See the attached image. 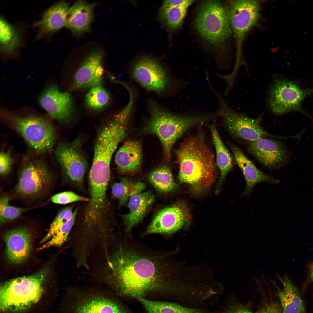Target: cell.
<instances>
[{
  "label": "cell",
  "instance_id": "cell-1",
  "mask_svg": "<svg viewBox=\"0 0 313 313\" xmlns=\"http://www.w3.org/2000/svg\"><path fill=\"white\" fill-rule=\"evenodd\" d=\"M97 269V283L115 294L135 298L165 294L179 300L184 285L177 280L170 253L148 248L131 234L117 236Z\"/></svg>",
  "mask_w": 313,
  "mask_h": 313
},
{
  "label": "cell",
  "instance_id": "cell-2",
  "mask_svg": "<svg viewBox=\"0 0 313 313\" xmlns=\"http://www.w3.org/2000/svg\"><path fill=\"white\" fill-rule=\"evenodd\" d=\"M179 165V179L199 192L216 179L217 166L214 153L200 133L186 139L176 151Z\"/></svg>",
  "mask_w": 313,
  "mask_h": 313
},
{
  "label": "cell",
  "instance_id": "cell-3",
  "mask_svg": "<svg viewBox=\"0 0 313 313\" xmlns=\"http://www.w3.org/2000/svg\"><path fill=\"white\" fill-rule=\"evenodd\" d=\"M150 118L145 128L147 133L156 135L162 145L165 157L170 159L176 141L191 128L215 118L214 113L179 115L167 111L154 102L150 103Z\"/></svg>",
  "mask_w": 313,
  "mask_h": 313
},
{
  "label": "cell",
  "instance_id": "cell-4",
  "mask_svg": "<svg viewBox=\"0 0 313 313\" xmlns=\"http://www.w3.org/2000/svg\"><path fill=\"white\" fill-rule=\"evenodd\" d=\"M50 272L49 267H46L33 275L18 277L2 284L0 290L1 310L21 312L37 303L43 293L44 285Z\"/></svg>",
  "mask_w": 313,
  "mask_h": 313
},
{
  "label": "cell",
  "instance_id": "cell-5",
  "mask_svg": "<svg viewBox=\"0 0 313 313\" xmlns=\"http://www.w3.org/2000/svg\"><path fill=\"white\" fill-rule=\"evenodd\" d=\"M68 313H132L105 287H72L69 290Z\"/></svg>",
  "mask_w": 313,
  "mask_h": 313
},
{
  "label": "cell",
  "instance_id": "cell-6",
  "mask_svg": "<svg viewBox=\"0 0 313 313\" xmlns=\"http://www.w3.org/2000/svg\"><path fill=\"white\" fill-rule=\"evenodd\" d=\"M194 24L200 36L216 46L223 45L232 33L227 8L217 1H205L200 4Z\"/></svg>",
  "mask_w": 313,
  "mask_h": 313
},
{
  "label": "cell",
  "instance_id": "cell-7",
  "mask_svg": "<svg viewBox=\"0 0 313 313\" xmlns=\"http://www.w3.org/2000/svg\"><path fill=\"white\" fill-rule=\"evenodd\" d=\"M6 116L12 128L36 152L44 153L52 149L56 141V133L54 128L49 121L32 116Z\"/></svg>",
  "mask_w": 313,
  "mask_h": 313
},
{
  "label": "cell",
  "instance_id": "cell-8",
  "mask_svg": "<svg viewBox=\"0 0 313 313\" xmlns=\"http://www.w3.org/2000/svg\"><path fill=\"white\" fill-rule=\"evenodd\" d=\"M211 90L218 99L216 112L222 118L228 131L233 136L248 141H254L265 137L279 138L268 133L261 126V116L252 119L235 111L229 106L215 89L212 88Z\"/></svg>",
  "mask_w": 313,
  "mask_h": 313
},
{
  "label": "cell",
  "instance_id": "cell-9",
  "mask_svg": "<svg viewBox=\"0 0 313 313\" xmlns=\"http://www.w3.org/2000/svg\"><path fill=\"white\" fill-rule=\"evenodd\" d=\"M312 92L313 89L305 90L292 81L275 78L268 93L269 106L277 115L299 111L308 116L302 109L301 105L303 99Z\"/></svg>",
  "mask_w": 313,
  "mask_h": 313
},
{
  "label": "cell",
  "instance_id": "cell-10",
  "mask_svg": "<svg viewBox=\"0 0 313 313\" xmlns=\"http://www.w3.org/2000/svg\"><path fill=\"white\" fill-rule=\"evenodd\" d=\"M260 1L236 0L230 1L227 9L232 32L237 48V59L244 37L257 22L260 18Z\"/></svg>",
  "mask_w": 313,
  "mask_h": 313
},
{
  "label": "cell",
  "instance_id": "cell-11",
  "mask_svg": "<svg viewBox=\"0 0 313 313\" xmlns=\"http://www.w3.org/2000/svg\"><path fill=\"white\" fill-rule=\"evenodd\" d=\"M52 176L45 163L40 160L32 161L20 172L15 192L25 198H35L50 187Z\"/></svg>",
  "mask_w": 313,
  "mask_h": 313
},
{
  "label": "cell",
  "instance_id": "cell-12",
  "mask_svg": "<svg viewBox=\"0 0 313 313\" xmlns=\"http://www.w3.org/2000/svg\"><path fill=\"white\" fill-rule=\"evenodd\" d=\"M131 73L134 80L149 91L162 93L170 85L171 79L166 70L159 63L149 57L137 60L132 67Z\"/></svg>",
  "mask_w": 313,
  "mask_h": 313
},
{
  "label": "cell",
  "instance_id": "cell-13",
  "mask_svg": "<svg viewBox=\"0 0 313 313\" xmlns=\"http://www.w3.org/2000/svg\"><path fill=\"white\" fill-rule=\"evenodd\" d=\"M79 139L58 144L55 152L56 159L70 180L74 184L82 183L87 163Z\"/></svg>",
  "mask_w": 313,
  "mask_h": 313
},
{
  "label": "cell",
  "instance_id": "cell-14",
  "mask_svg": "<svg viewBox=\"0 0 313 313\" xmlns=\"http://www.w3.org/2000/svg\"><path fill=\"white\" fill-rule=\"evenodd\" d=\"M188 218L183 205L178 203L166 207L158 212L143 234H172L181 228Z\"/></svg>",
  "mask_w": 313,
  "mask_h": 313
},
{
  "label": "cell",
  "instance_id": "cell-15",
  "mask_svg": "<svg viewBox=\"0 0 313 313\" xmlns=\"http://www.w3.org/2000/svg\"><path fill=\"white\" fill-rule=\"evenodd\" d=\"M273 138L265 137L248 141V151L265 166L271 169L280 167L286 158L283 144Z\"/></svg>",
  "mask_w": 313,
  "mask_h": 313
},
{
  "label": "cell",
  "instance_id": "cell-16",
  "mask_svg": "<svg viewBox=\"0 0 313 313\" xmlns=\"http://www.w3.org/2000/svg\"><path fill=\"white\" fill-rule=\"evenodd\" d=\"M41 106L54 119L63 121L71 115L73 108L72 97L68 92H61L54 85L46 88L39 99Z\"/></svg>",
  "mask_w": 313,
  "mask_h": 313
},
{
  "label": "cell",
  "instance_id": "cell-17",
  "mask_svg": "<svg viewBox=\"0 0 313 313\" xmlns=\"http://www.w3.org/2000/svg\"><path fill=\"white\" fill-rule=\"evenodd\" d=\"M103 59V54L99 50L90 53L75 73L74 86L80 88L99 85L104 72Z\"/></svg>",
  "mask_w": 313,
  "mask_h": 313
},
{
  "label": "cell",
  "instance_id": "cell-18",
  "mask_svg": "<svg viewBox=\"0 0 313 313\" xmlns=\"http://www.w3.org/2000/svg\"><path fill=\"white\" fill-rule=\"evenodd\" d=\"M31 239L29 231L25 228L12 229L6 233V256L10 263L20 264L28 259L32 249Z\"/></svg>",
  "mask_w": 313,
  "mask_h": 313
},
{
  "label": "cell",
  "instance_id": "cell-19",
  "mask_svg": "<svg viewBox=\"0 0 313 313\" xmlns=\"http://www.w3.org/2000/svg\"><path fill=\"white\" fill-rule=\"evenodd\" d=\"M230 148L234 154L236 164L243 172L246 181V187L241 197L249 195L254 187L261 182L277 184L279 181L262 172L237 147L231 145Z\"/></svg>",
  "mask_w": 313,
  "mask_h": 313
},
{
  "label": "cell",
  "instance_id": "cell-20",
  "mask_svg": "<svg viewBox=\"0 0 313 313\" xmlns=\"http://www.w3.org/2000/svg\"><path fill=\"white\" fill-rule=\"evenodd\" d=\"M154 201V196L148 191L136 194L129 199V212L121 216L125 227V233L130 234L133 228L141 221Z\"/></svg>",
  "mask_w": 313,
  "mask_h": 313
},
{
  "label": "cell",
  "instance_id": "cell-21",
  "mask_svg": "<svg viewBox=\"0 0 313 313\" xmlns=\"http://www.w3.org/2000/svg\"><path fill=\"white\" fill-rule=\"evenodd\" d=\"M69 8L68 4L63 1L49 8L35 24L39 30V37L56 32L65 26Z\"/></svg>",
  "mask_w": 313,
  "mask_h": 313
},
{
  "label": "cell",
  "instance_id": "cell-22",
  "mask_svg": "<svg viewBox=\"0 0 313 313\" xmlns=\"http://www.w3.org/2000/svg\"><path fill=\"white\" fill-rule=\"evenodd\" d=\"M95 4L79 1L70 7L65 26L73 32L81 33L89 30L94 17Z\"/></svg>",
  "mask_w": 313,
  "mask_h": 313
},
{
  "label": "cell",
  "instance_id": "cell-23",
  "mask_svg": "<svg viewBox=\"0 0 313 313\" xmlns=\"http://www.w3.org/2000/svg\"><path fill=\"white\" fill-rule=\"evenodd\" d=\"M142 158L140 143L137 141L129 140L125 142L118 150L115 161L121 172L131 173L139 169Z\"/></svg>",
  "mask_w": 313,
  "mask_h": 313
},
{
  "label": "cell",
  "instance_id": "cell-24",
  "mask_svg": "<svg viewBox=\"0 0 313 313\" xmlns=\"http://www.w3.org/2000/svg\"><path fill=\"white\" fill-rule=\"evenodd\" d=\"M283 288L278 292L283 313H306L305 305L297 288L287 278H281Z\"/></svg>",
  "mask_w": 313,
  "mask_h": 313
},
{
  "label": "cell",
  "instance_id": "cell-25",
  "mask_svg": "<svg viewBox=\"0 0 313 313\" xmlns=\"http://www.w3.org/2000/svg\"><path fill=\"white\" fill-rule=\"evenodd\" d=\"M212 139L216 152V162L220 172L218 184L216 190L217 193L221 184L233 167V158L223 142L215 126L210 127Z\"/></svg>",
  "mask_w": 313,
  "mask_h": 313
},
{
  "label": "cell",
  "instance_id": "cell-26",
  "mask_svg": "<svg viewBox=\"0 0 313 313\" xmlns=\"http://www.w3.org/2000/svg\"><path fill=\"white\" fill-rule=\"evenodd\" d=\"M147 313H216L202 307H193L180 303L150 300L145 297L137 298Z\"/></svg>",
  "mask_w": 313,
  "mask_h": 313
},
{
  "label": "cell",
  "instance_id": "cell-27",
  "mask_svg": "<svg viewBox=\"0 0 313 313\" xmlns=\"http://www.w3.org/2000/svg\"><path fill=\"white\" fill-rule=\"evenodd\" d=\"M182 5L168 6L162 4L159 16L163 24L169 30H175L181 26L188 8L194 2Z\"/></svg>",
  "mask_w": 313,
  "mask_h": 313
},
{
  "label": "cell",
  "instance_id": "cell-28",
  "mask_svg": "<svg viewBox=\"0 0 313 313\" xmlns=\"http://www.w3.org/2000/svg\"><path fill=\"white\" fill-rule=\"evenodd\" d=\"M145 187V184L142 182L123 178L119 182L112 185L111 193L112 196L118 200L119 205L121 206L132 196L142 192Z\"/></svg>",
  "mask_w": 313,
  "mask_h": 313
},
{
  "label": "cell",
  "instance_id": "cell-29",
  "mask_svg": "<svg viewBox=\"0 0 313 313\" xmlns=\"http://www.w3.org/2000/svg\"><path fill=\"white\" fill-rule=\"evenodd\" d=\"M148 179L156 189L161 192H170L177 187L171 170L166 166L160 167L152 171L148 175Z\"/></svg>",
  "mask_w": 313,
  "mask_h": 313
},
{
  "label": "cell",
  "instance_id": "cell-30",
  "mask_svg": "<svg viewBox=\"0 0 313 313\" xmlns=\"http://www.w3.org/2000/svg\"><path fill=\"white\" fill-rule=\"evenodd\" d=\"M1 48L5 53L13 52L19 46L20 39L14 27L1 17L0 20Z\"/></svg>",
  "mask_w": 313,
  "mask_h": 313
},
{
  "label": "cell",
  "instance_id": "cell-31",
  "mask_svg": "<svg viewBox=\"0 0 313 313\" xmlns=\"http://www.w3.org/2000/svg\"><path fill=\"white\" fill-rule=\"evenodd\" d=\"M78 209V208H77L74 211L70 220L55 233L48 241L39 248V250H42L52 246L60 247L68 242L75 223Z\"/></svg>",
  "mask_w": 313,
  "mask_h": 313
},
{
  "label": "cell",
  "instance_id": "cell-32",
  "mask_svg": "<svg viewBox=\"0 0 313 313\" xmlns=\"http://www.w3.org/2000/svg\"><path fill=\"white\" fill-rule=\"evenodd\" d=\"M109 99L107 92L100 85H97L92 87L86 95L85 101L89 107L98 109L105 106Z\"/></svg>",
  "mask_w": 313,
  "mask_h": 313
},
{
  "label": "cell",
  "instance_id": "cell-33",
  "mask_svg": "<svg viewBox=\"0 0 313 313\" xmlns=\"http://www.w3.org/2000/svg\"><path fill=\"white\" fill-rule=\"evenodd\" d=\"M72 206L63 209L57 214L51 223L49 230L41 241L43 243L48 241L51 237L71 219L73 213Z\"/></svg>",
  "mask_w": 313,
  "mask_h": 313
},
{
  "label": "cell",
  "instance_id": "cell-34",
  "mask_svg": "<svg viewBox=\"0 0 313 313\" xmlns=\"http://www.w3.org/2000/svg\"><path fill=\"white\" fill-rule=\"evenodd\" d=\"M25 211V208L11 206L9 199L6 196L0 199V222L1 223L11 221L19 217Z\"/></svg>",
  "mask_w": 313,
  "mask_h": 313
},
{
  "label": "cell",
  "instance_id": "cell-35",
  "mask_svg": "<svg viewBox=\"0 0 313 313\" xmlns=\"http://www.w3.org/2000/svg\"><path fill=\"white\" fill-rule=\"evenodd\" d=\"M50 200L55 203L65 205L79 201L88 202L89 198L80 196L72 192L65 191L54 195Z\"/></svg>",
  "mask_w": 313,
  "mask_h": 313
},
{
  "label": "cell",
  "instance_id": "cell-36",
  "mask_svg": "<svg viewBox=\"0 0 313 313\" xmlns=\"http://www.w3.org/2000/svg\"><path fill=\"white\" fill-rule=\"evenodd\" d=\"M12 160L9 152L2 151L0 154V173L2 175L8 174L10 171Z\"/></svg>",
  "mask_w": 313,
  "mask_h": 313
},
{
  "label": "cell",
  "instance_id": "cell-37",
  "mask_svg": "<svg viewBox=\"0 0 313 313\" xmlns=\"http://www.w3.org/2000/svg\"><path fill=\"white\" fill-rule=\"evenodd\" d=\"M258 313H283L279 306L273 302L267 303L263 306Z\"/></svg>",
  "mask_w": 313,
  "mask_h": 313
},
{
  "label": "cell",
  "instance_id": "cell-38",
  "mask_svg": "<svg viewBox=\"0 0 313 313\" xmlns=\"http://www.w3.org/2000/svg\"><path fill=\"white\" fill-rule=\"evenodd\" d=\"M221 313H254L243 307L237 305H230L227 307Z\"/></svg>",
  "mask_w": 313,
  "mask_h": 313
},
{
  "label": "cell",
  "instance_id": "cell-39",
  "mask_svg": "<svg viewBox=\"0 0 313 313\" xmlns=\"http://www.w3.org/2000/svg\"><path fill=\"white\" fill-rule=\"evenodd\" d=\"M309 276L311 280L313 282V264L309 266Z\"/></svg>",
  "mask_w": 313,
  "mask_h": 313
}]
</instances>
